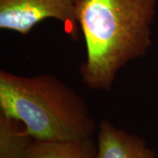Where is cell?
<instances>
[{"mask_svg":"<svg viewBox=\"0 0 158 158\" xmlns=\"http://www.w3.org/2000/svg\"><path fill=\"white\" fill-rule=\"evenodd\" d=\"M80 0H0V29L22 35L48 19H56L72 32L77 30Z\"/></svg>","mask_w":158,"mask_h":158,"instance_id":"3","label":"cell"},{"mask_svg":"<svg viewBox=\"0 0 158 158\" xmlns=\"http://www.w3.org/2000/svg\"><path fill=\"white\" fill-rule=\"evenodd\" d=\"M96 158H156V153L140 136L102 119L97 135Z\"/></svg>","mask_w":158,"mask_h":158,"instance_id":"4","label":"cell"},{"mask_svg":"<svg viewBox=\"0 0 158 158\" xmlns=\"http://www.w3.org/2000/svg\"><path fill=\"white\" fill-rule=\"evenodd\" d=\"M33 140L20 121L0 113V158H21Z\"/></svg>","mask_w":158,"mask_h":158,"instance_id":"6","label":"cell"},{"mask_svg":"<svg viewBox=\"0 0 158 158\" xmlns=\"http://www.w3.org/2000/svg\"><path fill=\"white\" fill-rule=\"evenodd\" d=\"M156 0H80L77 23L86 48L79 69L89 89L108 91L129 62L152 44Z\"/></svg>","mask_w":158,"mask_h":158,"instance_id":"1","label":"cell"},{"mask_svg":"<svg viewBox=\"0 0 158 158\" xmlns=\"http://www.w3.org/2000/svg\"><path fill=\"white\" fill-rule=\"evenodd\" d=\"M97 151L93 138L69 141L33 140L21 158H96Z\"/></svg>","mask_w":158,"mask_h":158,"instance_id":"5","label":"cell"},{"mask_svg":"<svg viewBox=\"0 0 158 158\" xmlns=\"http://www.w3.org/2000/svg\"><path fill=\"white\" fill-rule=\"evenodd\" d=\"M0 113L20 121L36 141L92 138L98 128L85 98L51 74L0 70Z\"/></svg>","mask_w":158,"mask_h":158,"instance_id":"2","label":"cell"}]
</instances>
